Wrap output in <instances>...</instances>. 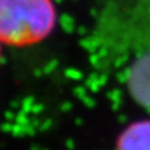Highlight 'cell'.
<instances>
[{
  "label": "cell",
  "mask_w": 150,
  "mask_h": 150,
  "mask_svg": "<svg viewBox=\"0 0 150 150\" xmlns=\"http://www.w3.org/2000/svg\"><path fill=\"white\" fill-rule=\"evenodd\" d=\"M56 20L53 0H0V41L11 46L41 43Z\"/></svg>",
  "instance_id": "obj_1"
},
{
  "label": "cell",
  "mask_w": 150,
  "mask_h": 150,
  "mask_svg": "<svg viewBox=\"0 0 150 150\" xmlns=\"http://www.w3.org/2000/svg\"><path fill=\"white\" fill-rule=\"evenodd\" d=\"M126 88L138 105L150 110V51L131 63L126 73Z\"/></svg>",
  "instance_id": "obj_2"
},
{
  "label": "cell",
  "mask_w": 150,
  "mask_h": 150,
  "mask_svg": "<svg viewBox=\"0 0 150 150\" xmlns=\"http://www.w3.org/2000/svg\"><path fill=\"white\" fill-rule=\"evenodd\" d=\"M115 150H150V119L135 120L121 130Z\"/></svg>",
  "instance_id": "obj_3"
},
{
  "label": "cell",
  "mask_w": 150,
  "mask_h": 150,
  "mask_svg": "<svg viewBox=\"0 0 150 150\" xmlns=\"http://www.w3.org/2000/svg\"><path fill=\"white\" fill-rule=\"evenodd\" d=\"M0 43H1V41H0ZM0 55H1V49H0Z\"/></svg>",
  "instance_id": "obj_4"
}]
</instances>
